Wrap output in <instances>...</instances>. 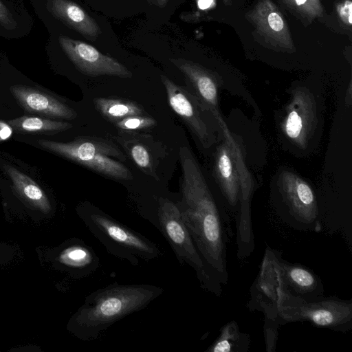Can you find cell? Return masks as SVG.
Returning a JSON list of instances; mask_svg holds the SVG:
<instances>
[{"label": "cell", "mask_w": 352, "mask_h": 352, "mask_svg": "<svg viewBox=\"0 0 352 352\" xmlns=\"http://www.w3.org/2000/svg\"><path fill=\"white\" fill-rule=\"evenodd\" d=\"M214 0H197V6L200 10H206L214 6Z\"/></svg>", "instance_id": "obj_28"}, {"label": "cell", "mask_w": 352, "mask_h": 352, "mask_svg": "<svg viewBox=\"0 0 352 352\" xmlns=\"http://www.w3.org/2000/svg\"><path fill=\"white\" fill-rule=\"evenodd\" d=\"M10 91L22 107L31 113L65 120H73L77 116L73 109L40 90L12 86Z\"/></svg>", "instance_id": "obj_17"}, {"label": "cell", "mask_w": 352, "mask_h": 352, "mask_svg": "<svg viewBox=\"0 0 352 352\" xmlns=\"http://www.w3.org/2000/svg\"><path fill=\"white\" fill-rule=\"evenodd\" d=\"M281 280V279H280ZM278 324L310 322L314 325L345 333L352 329V300L324 296L304 299L279 289Z\"/></svg>", "instance_id": "obj_5"}, {"label": "cell", "mask_w": 352, "mask_h": 352, "mask_svg": "<svg viewBox=\"0 0 352 352\" xmlns=\"http://www.w3.org/2000/svg\"><path fill=\"white\" fill-rule=\"evenodd\" d=\"M59 44L76 68L90 76L102 75L131 78V72L115 58L81 41L59 35Z\"/></svg>", "instance_id": "obj_11"}, {"label": "cell", "mask_w": 352, "mask_h": 352, "mask_svg": "<svg viewBox=\"0 0 352 352\" xmlns=\"http://www.w3.org/2000/svg\"><path fill=\"white\" fill-rule=\"evenodd\" d=\"M352 3L350 0L345 1L338 8V13L342 21L345 23L351 25V20Z\"/></svg>", "instance_id": "obj_26"}, {"label": "cell", "mask_w": 352, "mask_h": 352, "mask_svg": "<svg viewBox=\"0 0 352 352\" xmlns=\"http://www.w3.org/2000/svg\"><path fill=\"white\" fill-rule=\"evenodd\" d=\"M0 25L6 29L13 30L16 22L8 8L0 1Z\"/></svg>", "instance_id": "obj_25"}, {"label": "cell", "mask_w": 352, "mask_h": 352, "mask_svg": "<svg viewBox=\"0 0 352 352\" xmlns=\"http://www.w3.org/2000/svg\"><path fill=\"white\" fill-rule=\"evenodd\" d=\"M223 1L224 2V3H228V2L230 1V0H223Z\"/></svg>", "instance_id": "obj_30"}, {"label": "cell", "mask_w": 352, "mask_h": 352, "mask_svg": "<svg viewBox=\"0 0 352 352\" xmlns=\"http://www.w3.org/2000/svg\"><path fill=\"white\" fill-rule=\"evenodd\" d=\"M38 143L47 150L109 177L123 180L132 178L131 172L122 163L126 161L124 153L112 141L88 137L69 142L39 140Z\"/></svg>", "instance_id": "obj_6"}, {"label": "cell", "mask_w": 352, "mask_h": 352, "mask_svg": "<svg viewBox=\"0 0 352 352\" xmlns=\"http://www.w3.org/2000/svg\"><path fill=\"white\" fill-rule=\"evenodd\" d=\"M130 156L134 164L144 173L157 179V168L164 156L163 146L146 133L122 131L113 137Z\"/></svg>", "instance_id": "obj_14"}, {"label": "cell", "mask_w": 352, "mask_h": 352, "mask_svg": "<svg viewBox=\"0 0 352 352\" xmlns=\"http://www.w3.org/2000/svg\"><path fill=\"white\" fill-rule=\"evenodd\" d=\"M219 332L218 338L206 352H247L249 350L250 336L240 331L236 321L225 324Z\"/></svg>", "instance_id": "obj_19"}, {"label": "cell", "mask_w": 352, "mask_h": 352, "mask_svg": "<svg viewBox=\"0 0 352 352\" xmlns=\"http://www.w3.org/2000/svg\"><path fill=\"white\" fill-rule=\"evenodd\" d=\"M277 265L282 285L290 294L304 299L324 296V289L320 277L309 267L290 263L281 254Z\"/></svg>", "instance_id": "obj_16"}, {"label": "cell", "mask_w": 352, "mask_h": 352, "mask_svg": "<svg viewBox=\"0 0 352 352\" xmlns=\"http://www.w3.org/2000/svg\"><path fill=\"white\" fill-rule=\"evenodd\" d=\"M9 124L21 132H59L72 125L67 122L52 120L40 117L22 116L9 120Z\"/></svg>", "instance_id": "obj_21"}, {"label": "cell", "mask_w": 352, "mask_h": 352, "mask_svg": "<svg viewBox=\"0 0 352 352\" xmlns=\"http://www.w3.org/2000/svg\"><path fill=\"white\" fill-rule=\"evenodd\" d=\"M170 61L185 76L186 86L217 120L223 118L219 109L220 78L201 65L185 58H170Z\"/></svg>", "instance_id": "obj_12"}, {"label": "cell", "mask_w": 352, "mask_h": 352, "mask_svg": "<svg viewBox=\"0 0 352 352\" xmlns=\"http://www.w3.org/2000/svg\"><path fill=\"white\" fill-rule=\"evenodd\" d=\"M278 212L285 223L303 232L322 231L321 212L312 187L298 175L282 171L277 182Z\"/></svg>", "instance_id": "obj_7"}, {"label": "cell", "mask_w": 352, "mask_h": 352, "mask_svg": "<svg viewBox=\"0 0 352 352\" xmlns=\"http://www.w3.org/2000/svg\"><path fill=\"white\" fill-rule=\"evenodd\" d=\"M179 159L182 196L175 201L182 218L206 265L222 285H226L227 248L232 238L202 171L188 147L180 148Z\"/></svg>", "instance_id": "obj_1"}, {"label": "cell", "mask_w": 352, "mask_h": 352, "mask_svg": "<svg viewBox=\"0 0 352 352\" xmlns=\"http://www.w3.org/2000/svg\"><path fill=\"white\" fill-rule=\"evenodd\" d=\"M11 133L12 130L8 124L0 122V141L8 138Z\"/></svg>", "instance_id": "obj_27"}, {"label": "cell", "mask_w": 352, "mask_h": 352, "mask_svg": "<svg viewBox=\"0 0 352 352\" xmlns=\"http://www.w3.org/2000/svg\"><path fill=\"white\" fill-rule=\"evenodd\" d=\"M6 171L21 195L40 206H48L45 193L34 180L12 166H8Z\"/></svg>", "instance_id": "obj_22"}, {"label": "cell", "mask_w": 352, "mask_h": 352, "mask_svg": "<svg viewBox=\"0 0 352 352\" xmlns=\"http://www.w3.org/2000/svg\"><path fill=\"white\" fill-rule=\"evenodd\" d=\"M80 215L89 231L117 258L135 266L160 256L157 244L93 205L82 207Z\"/></svg>", "instance_id": "obj_3"}, {"label": "cell", "mask_w": 352, "mask_h": 352, "mask_svg": "<svg viewBox=\"0 0 352 352\" xmlns=\"http://www.w3.org/2000/svg\"><path fill=\"white\" fill-rule=\"evenodd\" d=\"M248 16L266 42L285 51L294 50L287 23L270 0L260 1Z\"/></svg>", "instance_id": "obj_13"}, {"label": "cell", "mask_w": 352, "mask_h": 352, "mask_svg": "<svg viewBox=\"0 0 352 352\" xmlns=\"http://www.w3.org/2000/svg\"><path fill=\"white\" fill-rule=\"evenodd\" d=\"M160 78L172 109L184 121L204 148H211L219 138V127L214 117L187 87L177 85L164 75Z\"/></svg>", "instance_id": "obj_9"}, {"label": "cell", "mask_w": 352, "mask_h": 352, "mask_svg": "<svg viewBox=\"0 0 352 352\" xmlns=\"http://www.w3.org/2000/svg\"><path fill=\"white\" fill-rule=\"evenodd\" d=\"M157 220V228L169 243L180 264L190 266L195 271L201 287L219 297L222 284L197 249L175 200L168 197L159 199Z\"/></svg>", "instance_id": "obj_4"}, {"label": "cell", "mask_w": 352, "mask_h": 352, "mask_svg": "<svg viewBox=\"0 0 352 352\" xmlns=\"http://www.w3.org/2000/svg\"><path fill=\"white\" fill-rule=\"evenodd\" d=\"M280 252L267 247L259 272L250 288V311L264 314V337L266 351L276 350L278 338V298L281 280L278 269Z\"/></svg>", "instance_id": "obj_8"}, {"label": "cell", "mask_w": 352, "mask_h": 352, "mask_svg": "<svg viewBox=\"0 0 352 352\" xmlns=\"http://www.w3.org/2000/svg\"><path fill=\"white\" fill-rule=\"evenodd\" d=\"M168 1L169 0H148L149 4L154 5L160 8H164Z\"/></svg>", "instance_id": "obj_29"}, {"label": "cell", "mask_w": 352, "mask_h": 352, "mask_svg": "<svg viewBox=\"0 0 352 352\" xmlns=\"http://www.w3.org/2000/svg\"><path fill=\"white\" fill-rule=\"evenodd\" d=\"M163 292L162 287L154 285L116 283L96 289L76 314L73 330L82 340H96L116 322L146 308Z\"/></svg>", "instance_id": "obj_2"}, {"label": "cell", "mask_w": 352, "mask_h": 352, "mask_svg": "<svg viewBox=\"0 0 352 352\" xmlns=\"http://www.w3.org/2000/svg\"><path fill=\"white\" fill-rule=\"evenodd\" d=\"M46 7L55 18L89 41H95L102 32L98 23L71 0H47Z\"/></svg>", "instance_id": "obj_18"}, {"label": "cell", "mask_w": 352, "mask_h": 352, "mask_svg": "<svg viewBox=\"0 0 352 352\" xmlns=\"http://www.w3.org/2000/svg\"><path fill=\"white\" fill-rule=\"evenodd\" d=\"M94 104L96 109L112 123L131 116L146 115L140 104L129 100L96 98Z\"/></svg>", "instance_id": "obj_20"}, {"label": "cell", "mask_w": 352, "mask_h": 352, "mask_svg": "<svg viewBox=\"0 0 352 352\" xmlns=\"http://www.w3.org/2000/svg\"><path fill=\"white\" fill-rule=\"evenodd\" d=\"M122 131H142L154 127L156 120L146 115L131 116L113 123Z\"/></svg>", "instance_id": "obj_23"}, {"label": "cell", "mask_w": 352, "mask_h": 352, "mask_svg": "<svg viewBox=\"0 0 352 352\" xmlns=\"http://www.w3.org/2000/svg\"><path fill=\"white\" fill-rule=\"evenodd\" d=\"M318 124V104L314 94L306 87L294 88L280 122V132L284 138L298 148L306 149Z\"/></svg>", "instance_id": "obj_10"}, {"label": "cell", "mask_w": 352, "mask_h": 352, "mask_svg": "<svg viewBox=\"0 0 352 352\" xmlns=\"http://www.w3.org/2000/svg\"><path fill=\"white\" fill-rule=\"evenodd\" d=\"M293 11L308 19L322 15L320 0H283Z\"/></svg>", "instance_id": "obj_24"}, {"label": "cell", "mask_w": 352, "mask_h": 352, "mask_svg": "<svg viewBox=\"0 0 352 352\" xmlns=\"http://www.w3.org/2000/svg\"><path fill=\"white\" fill-rule=\"evenodd\" d=\"M219 138L221 142L216 148L213 169L233 222L236 216L240 197V176L229 146L221 138Z\"/></svg>", "instance_id": "obj_15"}]
</instances>
